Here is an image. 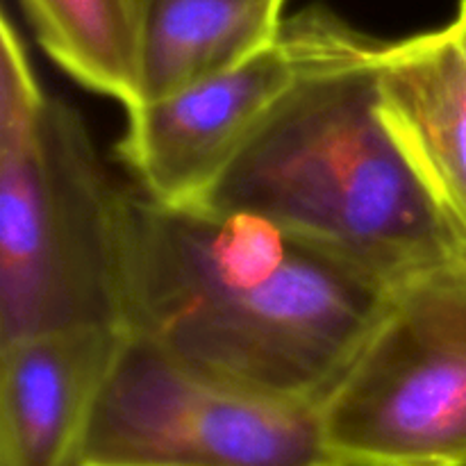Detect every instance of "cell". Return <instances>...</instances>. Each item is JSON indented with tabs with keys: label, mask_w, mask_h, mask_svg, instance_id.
<instances>
[{
	"label": "cell",
	"mask_w": 466,
	"mask_h": 466,
	"mask_svg": "<svg viewBox=\"0 0 466 466\" xmlns=\"http://www.w3.org/2000/svg\"><path fill=\"white\" fill-rule=\"evenodd\" d=\"M394 287L273 218L123 189V328L214 380L321 405Z\"/></svg>",
	"instance_id": "cell-1"
},
{
	"label": "cell",
	"mask_w": 466,
	"mask_h": 466,
	"mask_svg": "<svg viewBox=\"0 0 466 466\" xmlns=\"http://www.w3.org/2000/svg\"><path fill=\"white\" fill-rule=\"evenodd\" d=\"M305 66L200 203L319 237L400 285L466 248L378 105V46L337 14H296Z\"/></svg>",
	"instance_id": "cell-2"
},
{
	"label": "cell",
	"mask_w": 466,
	"mask_h": 466,
	"mask_svg": "<svg viewBox=\"0 0 466 466\" xmlns=\"http://www.w3.org/2000/svg\"><path fill=\"white\" fill-rule=\"evenodd\" d=\"M123 317V189L85 121L44 91L0 98V346Z\"/></svg>",
	"instance_id": "cell-3"
},
{
	"label": "cell",
	"mask_w": 466,
	"mask_h": 466,
	"mask_svg": "<svg viewBox=\"0 0 466 466\" xmlns=\"http://www.w3.org/2000/svg\"><path fill=\"white\" fill-rule=\"evenodd\" d=\"M321 417L344 466H466V258L394 287Z\"/></svg>",
	"instance_id": "cell-4"
},
{
	"label": "cell",
	"mask_w": 466,
	"mask_h": 466,
	"mask_svg": "<svg viewBox=\"0 0 466 466\" xmlns=\"http://www.w3.org/2000/svg\"><path fill=\"white\" fill-rule=\"evenodd\" d=\"M77 466H344L321 405L273 399L185 367L126 330Z\"/></svg>",
	"instance_id": "cell-5"
},
{
	"label": "cell",
	"mask_w": 466,
	"mask_h": 466,
	"mask_svg": "<svg viewBox=\"0 0 466 466\" xmlns=\"http://www.w3.org/2000/svg\"><path fill=\"white\" fill-rule=\"evenodd\" d=\"M303 66L305 35L294 16L282 23L276 44L248 62L126 109L116 153L137 189L162 205L200 203Z\"/></svg>",
	"instance_id": "cell-6"
},
{
	"label": "cell",
	"mask_w": 466,
	"mask_h": 466,
	"mask_svg": "<svg viewBox=\"0 0 466 466\" xmlns=\"http://www.w3.org/2000/svg\"><path fill=\"white\" fill-rule=\"evenodd\" d=\"M123 328H73L0 346V466H77Z\"/></svg>",
	"instance_id": "cell-7"
},
{
	"label": "cell",
	"mask_w": 466,
	"mask_h": 466,
	"mask_svg": "<svg viewBox=\"0 0 466 466\" xmlns=\"http://www.w3.org/2000/svg\"><path fill=\"white\" fill-rule=\"evenodd\" d=\"M382 121L466 248V59L453 21L378 46Z\"/></svg>",
	"instance_id": "cell-8"
},
{
	"label": "cell",
	"mask_w": 466,
	"mask_h": 466,
	"mask_svg": "<svg viewBox=\"0 0 466 466\" xmlns=\"http://www.w3.org/2000/svg\"><path fill=\"white\" fill-rule=\"evenodd\" d=\"M285 0H141V103L167 98L276 44Z\"/></svg>",
	"instance_id": "cell-9"
},
{
	"label": "cell",
	"mask_w": 466,
	"mask_h": 466,
	"mask_svg": "<svg viewBox=\"0 0 466 466\" xmlns=\"http://www.w3.org/2000/svg\"><path fill=\"white\" fill-rule=\"evenodd\" d=\"M48 57L82 86L141 105V0H21Z\"/></svg>",
	"instance_id": "cell-10"
},
{
	"label": "cell",
	"mask_w": 466,
	"mask_h": 466,
	"mask_svg": "<svg viewBox=\"0 0 466 466\" xmlns=\"http://www.w3.org/2000/svg\"><path fill=\"white\" fill-rule=\"evenodd\" d=\"M453 25L455 30H458L460 44H462V53L466 59V0H460V9H458V16L453 18Z\"/></svg>",
	"instance_id": "cell-11"
}]
</instances>
